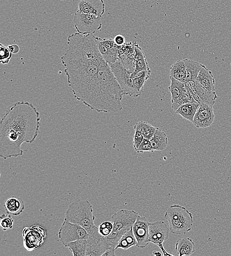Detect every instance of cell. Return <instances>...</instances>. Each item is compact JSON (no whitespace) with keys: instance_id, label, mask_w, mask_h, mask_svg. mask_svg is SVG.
I'll list each match as a JSON object with an SVG mask.
<instances>
[{"instance_id":"cell-1","label":"cell","mask_w":231,"mask_h":256,"mask_svg":"<svg viewBox=\"0 0 231 256\" xmlns=\"http://www.w3.org/2000/svg\"><path fill=\"white\" fill-rule=\"evenodd\" d=\"M68 48L61 59L74 97L91 110L115 112L102 87L107 66L93 34L75 33L68 37Z\"/></svg>"},{"instance_id":"cell-2","label":"cell","mask_w":231,"mask_h":256,"mask_svg":"<svg viewBox=\"0 0 231 256\" xmlns=\"http://www.w3.org/2000/svg\"><path fill=\"white\" fill-rule=\"evenodd\" d=\"M40 113L28 102L14 104L0 122V156L4 160L21 156L25 142H35L40 132Z\"/></svg>"},{"instance_id":"cell-3","label":"cell","mask_w":231,"mask_h":256,"mask_svg":"<svg viewBox=\"0 0 231 256\" xmlns=\"http://www.w3.org/2000/svg\"><path fill=\"white\" fill-rule=\"evenodd\" d=\"M93 212L92 205L88 200L78 199L69 204L65 220L81 226L89 233L96 226Z\"/></svg>"},{"instance_id":"cell-4","label":"cell","mask_w":231,"mask_h":256,"mask_svg":"<svg viewBox=\"0 0 231 256\" xmlns=\"http://www.w3.org/2000/svg\"><path fill=\"white\" fill-rule=\"evenodd\" d=\"M165 218L168 221L171 231L176 234L190 231L194 222L192 214L178 204L170 206L166 211Z\"/></svg>"},{"instance_id":"cell-5","label":"cell","mask_w":231,"mask_h":256,"mask_svg":"<svg viewBox=\"0 0 231 256\" xmlns=\"http://www.w3.org/2000/svg\"><path fill=\"white\" fill-rule=\"evenodd\" d=\"M110 66L125 95L138 97L141 95L134 87L131 74L124 68L120 59L115 63L110 64Z\"/></svg>"},{"instance_id":"cell-6","label":"cell","mask_w":231,"mask_h":256,"mask_svg":"<svg viewBox=\"0 0 231 256\" xmlns=\"http://www.w3.org/2000/svg\"><path fill=\"white\" fill-rule=\"evenodd\" d=\"M75 27L80 34H94L102 27V18L77 11L74 18Z\"/></svg>"},{"instance_id":"cell-7","label":"cell","mask_w":231,"mask_h":256,"mask_svg":"<svg viewBox=\"0 0 231 256\" xmlns=\"http://www.w3.org/2000/svg\"><path fill=\"white\" fill-rule=\"evenodd\" d=\"M87 230L81 226L64 220L58 232L59 238L65 246L80 239H87L88 237Z\"/></svg>"},{"instance_id":"cell-8","label":"cell","mask_w":231,"mask_h":256,"mask_svg":"<svg viewBox=\"0 0 231 256\" xmlns=\"http://www.w3.org/2000/svg\"><path fill=\"white\" fill-rule=\"evenodd\" d=\"M170 230V228L162 221L150 223L149 225V241L158 246L164 256H173L168 253L163 246L164 241L169 238Z\"/></svg>"},{"instance_id":"cell-9","label":"cell","mask_w":231,"mask_h":256,"mask_svg":"<svg viewBox=\"0 0 231 256\" xmlns=\"http://www.w3.org/2000/svg\"><path fill=\"white\" fill-rule=\"evenodd\" d=\"M86 256H101L110 247L96 226L88 233Z\"/></svg>"},{"instance_id":"cell-10","label":"cell","mask_w":231,"mask_h":256,"mask_svg":"<svg viewBox=\"0 0 231 256\" xmlns=\"http://www.w3.org/2000/svg\"><path fill=\"white\" fill-rule=\"evenodd\" d=\"M139 214L133 210L121 209L115 212L112 216L114 224L113 231L125 228H132Z\"/></svg>"},{"instance_id":"cell-11","label":"cell","mask_w":231,"mask_h":256,"mask_svg":"<svg viewBox=\"0 0 231 256\" xmlns=\"http://www.w3.org/2000/svg\"><path fill=\"white\" fill-rule=\"evenodd\" d=\"M215 117L213 107L203 103L198 108L192 123L198 128H207L213 123Z\"/></svg>"},{"instance_id":"cell-12","label":"cell","mask_w":231,"mask_h":256,"mask_svg":"<svg viewBox=\"0 0 231 256\" xmlns=\"http://www.w3.org/2000/svg\"><path fill=\"white\" fill-rule=\"evenodd\" d=\"M149 224L150 223L145 217L139 215L133 226V231L138 242L137 246L139 248H144L150 243Z\"/></svg>"},{"instance_id":"cell-13","label":"cell","mask_w":231,"mask_h":256,"mask_svg":"<svg viewBox=\"0 0 231 256\" xmlns=\"http://www.w3.org/2000/svg\"><path fill=\"white\" fill-rule=\"evenodd\" d=\"M79 10L81 13L102 17L105 12L104 0H79Z\"/></svg>"},{"instance_id":"cell-14","label":"cell","mask_w":231,"mask_h":256,"mask_svg":"<svg viewBox=\"0 0 231 256\" xmlns=\"http://www.w3.org/2000/svg\"><path fill=\"white\" fill-rule=\"evenodd\" d=\"M187 82L191 86L194 88L198 95L202 100V103L207 104L212 107L213 106L217 98L216 92H212L206 90L197 80L188 81Z\"/></svg>"},{"instance_id":"cell-15","label":"cell","mask_w":231,"mask_h":256,"mask_svg":"<svg viewBox=\"0 0 231 256\" xmlns=\"http://www.w3.org/2000/svg\"><path fill=\"white\" fill-rule=\"evenodd\" d=\"M4 207L7 214L16 216L24 212L26 205L25 201L21 198L13 196L6 200Z\"/></svg>"},{"instance_id":"cell-16","label":"cell","mask_w":231,"mask_h":256,"mask_svg":"<svg viewBox=\"0 0 231 256\" xmlns=\"http://www.w3.org/2000/svg\"><path fill=\"white\" fill-rule=\"evenodd\" d=\"M197 81L206 90L215 92V80L212 72L203 65Z\"/></svg>"},{"instance_id":"cell-17","label":"cell","mask_w":231,"mask_h":256,"mask_svg":"<svg viewBox=\"0 0 231 256\" xmlns=\"http://www.w3.org/2000/svg\"><path fill=\"white\" fill-rule=\"evenodd\" d=\"M175 249L179 256H189L195 251V243L189 237L180 238L175 243Z\"/></svg>"},{"instance_id":"cell-18","label":"cell","mask_w":231,"mask_h":256,"mask_svg":"<svg viewBox=\"0 0 231 256\" xmlns=\"http://www.w3.org/2000/svg\"><path fill=\"white\" fill-rule=\"evenodd\" d=\"M96 38L100 53L107 63L110 65L117 62L119 59L118 50L120 47L116 45L114 49H109L100 42L98 36Z\"/></svg>"},{"instance_id":"cell-19","label":"cell","mask_w":231,"mask_h":256,"mask_svg":"<svg viewBox=\"0 0 231 256\" xmlns=\"http://www.w3.org/2000/svg\"><path fill=\"white\" fill-rule=\"evenodd\" d=\"M150 141L154 151H163L168 144V139L166 133L159 128H156Z\"/></svg>"},{"instance_id":"cell-20","label":"cell","mask_w":231,"mask_h":256,"mask_svg":"<svg viewBox=\"0 0 231 256\" xmlns=\"http://www.w3.org/2000/svg\"><path fill=\"white\" fill-rule=\"evenodd\" d=\"M170 77L184 84L186 82V69L183 60H178L171 66Z\"/></svg>"},{"instance_id":"cell-21","label":"cell","mask_w":231,"mask_h":256,"mask_svg":"<svg viewBox=\"0 0 231 256\" xmlns=\"http://www.w3.org/2000/svg\"><path fill=\"white\" fill-rule=\"evenodd\" d=\"M200 105L197 102L187 103L179 107L175 112L185 119L192 122Z\"/></svg>"},{"instance_id":"cell-22","label":"cell","mask_w":231,"mask_h":256,"mask_svg":"<svg viewBox=\"0 0 231 256\" xmlns=\"http://www.w3.org/2000/svg\"><path fill=\"white\" fill-rule=\"evenodd\" d=\"M171 84L168 88L171 94V102L173 103L178 99L187 90L185 85L175 79L170 77Z\"/></svg>"},{"instance_id":"cell-23","label":"cell","mask_w":231,"mask_h":256,"mask_svg":"<svg viewBox=\"0 0 231 256\" xmlns=\"http://www.w3.org/2000/svg\"><path fill=\"white\" fill-rule=\"evenodd\" d=\"M186 69V81H196L203 65L194 60H183Z\"/></svg>"},{"instance_id":"cell-24","label":"cell","mask_w":231,"mask_h":256,"mask_svg":"<svg viewBox=\"0 0 231 256\" xmlns=\"http://www.w3.org/2000/svg\"><path fill=\"white\" fill-rule=\"evenodd\" d=\"M137 239L134 234L133 229L131 228L119 240L116 250L118 248L126 250L133 246H137Z\"/></svg>"},{"instance_id":"cell-25","label":"cell","mask_w":231,"mask_h":256,"mask_svg":"<svg viewBox=\"0 0 231 256\" xmlns=\"http://www.w3.org/2000/svg\"><path fill=\"white\" fill-rule=\"evenodd\" d=\"M73 255L85 256L86 255L87 239H80L68 243L66 246Z\"/></svg>"},{"instance_id":"cell-26","label":"cell","mask_w":231,"mask_h":256,"mask_svg":"<svg viewBox=\"0 0 231 256\" xmlns=\"http://www.w3.org/2000/svg\"><path fill=\"white\" fill-rule=\"evenodd\" d=\"M157 127L144 121L137 122L135 126V130L140 131L143 135L144 138L150 140L154 135Z\"/></svg>"},{"instance_id":"cell-27","label":"cell","mask_w":231,"mask_h":256,"mask_svg":"<svg viewBox=\"0 0 231 256\" xmlns=\"http://www.w3.org/2000/svg\"><path fill=\"white\" fill-rule=\"evenodd\" d=\"M131 228H125L116 231H113L110 234L105 236V238L110 246L115 247L116 249L122 236Z\"/></svg>"},{"instance_id":"cell-28","label":"cell","mask_w":231,"mask_h":256,"mask_svg":"<svg viewBox=\"0 0 231 256\" xmlns=\"http://www.w3.org/2000/svg\"><path fill=\"white\" fill-rule=\"evenodd\" d=\"M14 220L11 214H2L0 217V226L5 231L14 228Z\"/></svg>"},{"instance_id":"cell-29","label":"cell","mask_w":231,"mask_h":256,"mask_svg":"<svg viewBox=\"0 0 231 256\" xmlns=\"http://www.w3.org/2000/svg\"><path fill=\"white\" fill-rule=\"evenodd\" d=\"M123 66L130 74L133 73L136 69V60L135 59H130L126 56L122 55L119 56Z\"/></svg>"},{"instance_id":"cell-30","label":"cell","mask_w":231,"mask_h":256,"mask_svg":"<svg viewBox=\"0 0 231 256\" xmlns=\"http://www.w3.org/2000/svg\"><path fill=\"white\" fill-rule=\"evenodd\" d=\"M12 55L8 47L2 44H0V61L2 64H8L12 57Z\"/></svg>"},{"instance_id":"cell-31","label":"cell","mask_w":231,"mask_h":256,"mask_svg":"<svg viewBox=\"0 0 231 256\" xmlns=\"http://www.w3.org/2000/svg\"><path fill=\"white\" fill-rule=\"evenodd\" d=\"M113 223L109 221L103 222L98 227L99 233L104 237L110 234L113 231Z\"/></svg>"},{"instance_id":"cell-32","label":"cell","mask_w":231,"mask_h":256,"mask_svg":"<svg viewBox=\"0 0 231 256\" xmlns=\"http://www.w3.org/2000/svg\"><path fill=\"white\" fill-rule=\"evenodd\" d=\"M150 76L144 75L142 77L133 79V84L135 88L142 94L144 86Z\"/></svg>"},{"instance_id":"cell-33","label":"cell","mask_w":231,"mask_h":256,"mask_svg":"<svg viewBox=\"0 0 231 256\" xmlns=\"http://www.w3.org/2000/svg\"><path fill=\"white\" fill-rule=\"evenodd\" d=\"M135 151L138 153H143L144 152L146 151L151 152L154 151L150 140L145 138H144L139 147Z\"/></svg>"},{"instance_id":"cell-34","label":"cell","mask_w":231,"mask_h":256,"mask_svg":"<svg viewBox=\"0 0 231 256\" xmlns=\"http://www.w3.org/2000/svg\"><path fill=\"white\" fill-rule=\"evenodd\" d=\"M135 133L133 138V147L136 150L140 145L144 139V137L142 133L137 130H135Z\"/></svg>"},{"instance_id":"cell-35","label":"cell","mask_w":231,"mask_h":256,"mask_svg":"<svg viewBox=\"0 0 231 256\" xmlns=\"http://www.w3.org/2000/svg\"><path fill=\"white\" fill-rule=\"evenodd\" d=\"M114 40L116 45L119 47H121L126 43L125 37L122 35H116Z\"/></svg>"},{"instance_id":"cell-36","label":"cell","mask_w":231,"mask_h":256,"mask_svg":"<svg viewBox=\"0 0 231 256\" xmlns=\"http://www.w3.org/2000/svg\"><path fill=\"white\" fill-rule=\"evenodd\" d=\"M116 249L115 247L110 246L102 255V256H115Z\"/></svg>"},{"instance_id":"cell-37","label":"cell","mask_w":231,"mask_h":256,"mask_svg":"<svg viewBox=\"0 0 231 256\" xmlns=\"http://www.w3.org/2000/svg\"><path fill=\"white\" fill-rule=\"evenodd\" d=\"M8 48L13 54H17L20 51V48L17 45H10Z\"/></svg>"},{"instance_id":"cell-38","label":"cell","mask_w":231,"mask_h":256,"mask_svg":"<svg viewBox=\"0 0 231 256\" xmlns=\"http://www.w3.org/2000/svg\"><path fill=\"white\" fill-rule=\"evenodd\" d=\"M152 255H154V256H159V255L162 256V254L161 253H160L159 252L153 251L152 252Z\"/></svg>"},{"instance_id":"cell-39","label":"cell","mask_w":231,"mask_h":256,"mask_svg":"<svg viewBox=\"0 0 231 256\" xmlns=\"http://www.w3.org/2000/svg\"><path fill=\"white\" fill-rule=\"evenodd\" d=\"M61 1H62V0H61Z\"/></svg>"},{"instance_id":"cell-40","label":"cell","mask_w":231,"mask_h":256,"mask_svg":"<svg viewBox=\"0 0 231 256\" xmlns=\"http://www.w3.org/2000/svg\"></svg>"}]
</instances>
